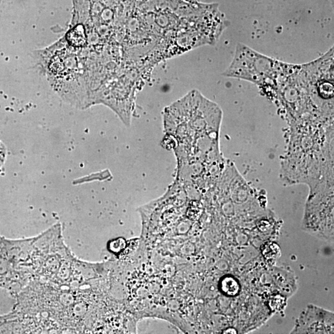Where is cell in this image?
<instances>
[{"label": "cell", "instance_id": "cell-1", "mask_svg": "<svg viewBox=\"0 0 334 334\" xmlns=\"http://www.w3.org/2000/svg\"><path fill=\"white\" fill-rule=\"evenodd\" d=\"M221 287L222 292L227 295L235 296L240 290L239 283L234 277H226L223 278Z\"/></svg>", "mask_w": 334, "mask_h": 334}, {"label": "cell", "instance_id": "cell-2", "mask_svg": "<svg viewBox=\"0 0 334 334\" xmlns=\"http://www.w3.org/2000/svg\"><path fill=\"white\" fill-rule=\"evenodd\" d=\"M262 254L268 260H275L280 256V250L276 244H267L263 249Z\"/></svg>", "mask_w": 334, "mask_h": 334}, {"label": "cell", "instance_id": "cell-3", "mask_svg": "<svg viewBox=\"0 0 334 334\" xmlns=\"http://www.w3.org/2000/svg\"><path fill=\"white\" fill-rule=\"evenodd\" d=\"M5 157H6V149L3 144L0 141V169L3 166Z\"/></svg>", "mask_w": 334, "mask_h": 334}]
</instances>
